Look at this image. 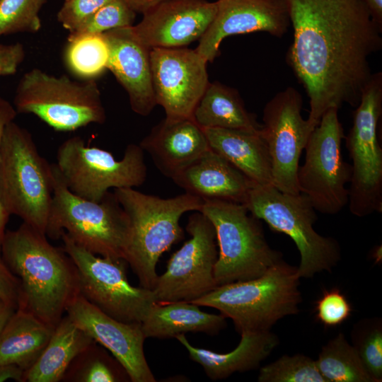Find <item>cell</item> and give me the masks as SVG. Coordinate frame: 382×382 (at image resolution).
<instances>
[{
	"label": "cell",
	"mask_w": 382,
	"mask_h": 382,
	"mask_svg": "<svg viewBox=\"0 0 382 382\" xmlns=\"http://www.w3.org/2000/svg\"><path fill=\"white\" fill-rule=\"evenodd\" d=\"M55 165L69 191L94 202L101 201L110 188L139 187L147 175L139 145L129 144L122 158L117 160L107 150L86 145L79 137L59 146Z\"/></svg>",
	"instance_id": "cell-11"
},
{
	"label": "cell",
	"mask_w": 382,
	"mask_h": 382,
	"mask_svg": "<svg viewBox=\"0 0 382 382\" xmlns=\"http://www.w3.org/2000/svg\"><path fill=\"white\" fill-rule=\"evenodd\" d=\"M243 204L253 216L265 221L272 230L292 239L300 254L299 278L331 272L340 260L337 241L321 236L313 228L318 219L316 210L304 194L291 195L273 185H255Z\"/></svg>",
	"instance_id": "cell-7"
},
{
	"label": "cell",
	"mask_w": 382,
	"mask_h": 382,
	"mask_svg": "<svg viewBox=\"0 0 382 382\" xmlns=\"http://www.w3.org/2000/svg\"><path fill=\"white\" fill-rule=\"evenodd\" d=\"M374 21L382 26V0H363Z\"/></svg>",
	"instance_id": "cell-44"
},
{
	"label": "cell",
	"mask_w": 382,
	"mask_h": 382,
	"mask_svg": "<svg viewBox=\"0 0 382 382\" xmlns=\"http://www.w3.org/2000/svg\"><path fill=\"white\" fill-rule=\"evenodd\" d=\"M46 0H0V37L35 33L42 26L39 16Z\"/></svg>",
	"instance_id": "cell-34"
},
{
	"label": "cell",
	"mask_w": 382,
	"mask_h": 382,
	"mask_svg": "<svg viewBox=\"0 0 382 382\" xmlns=\"http://www.w3.org/2000/svg\"><path fill=\"white\" fill-rule=\"evenodd\" d=\"M66 316L122 365L132 382H155L144 352L146 337L139 323H127L105 314L80 294L68 304Z\"/></svg>",
	"instance_id": "cell-17"
},
{
	"label": "cell",
	"mask_w": 382,
	"mask_h": 382,
	"mask_svg": "<svg viewBox=\"0 0 382 382\" xmlns=\"http://www.w3.org/2000/svg\"><path fill=\"white\" fill-rule=\"evenodd\" d=\"M139 146L170 178L210 149L203 129L192 118L166 117L152 128Z\"/></svg>",
	"instance_id": "cell-21"
},
{
	"label": "cell",
	"mask_w": 382,
	"mask_h": 382,
	"mask_svg": "<svg viewBox=\"0 0 382 382\" xmlns=\"http://www.w3.org/2000/svg\"><path fill=\"white\" fill-rule=\"evenodd\" d=\"M202 129L224 128L258 132L262 125L248 111L238 91L219 82L209 83L192 115Z\"/></svg>",
	"instance_id": "cell-28"
},
{
	"label": "cell",
	"mask_w": 382,
	"mask_h": 382,
	"mask_svg": "<svg viewBox=\"0 0 382 382\" xmlns=\"http://www.w3.org/2000/svg\"><path fill=\"white\" fill-rule=\"evenodd\" d=\"M110 0H67L57 13V20L70 33Z\"/></svg>",
	"instance_id": "cell-37"
},
{
	"label": "cell",
	"mask_w": 382,
	"mask_h": 382,
	"mask_svg": "<svg viewBox=\"0 0 382 382\" xmlns=\"http://www.w3.org/2000/svg\"><path fill=\"white\" fill-rule=\"evenodd\" d=\"M19 294V279L7 268L0 256V299L17 309Z\"/></svg>",
	"instance_id": "cell-39"
},
{
	"label": "cell",
	"mask_w": 382,
	"mask_h": 382,
	"mask_svg": "<svg viewBox=\"0 0 382 382\" xmlns=\"http://www.w3.org/2000/svg\"><path fill=\"white\" fill-rule=\"evenodd\" d=\"M316 364L326 382H374L342 332L322 347Z\"/></svg>",
	"instance_id": "cell-29"
},
{
	"label": "cell",
	"mask_w": 382,
	"mask_h": 382,
	"mask_svg": "<svg viewBox=\"0 0 382 382\" xmlns=\"http://www.w3.org/2000/svg\"><path fill=\"white\" fill-rule=\"evenodd\" d=\"M136 13H144L165 0H123Z\"/></svg>",
	"instance_id": "cell-42"
},
{
	"label": "cell",
	"mask_w": 382,
	"mask_h": 382,
	"mask_svg": "<svg viewBox=\"0 0 382 382\" xmlns=\"http://www.w3.org/2000/svg\"><path fill=\"white\" fill-rule=\"evenodd\" d=\"M216 9V1L165 0L142 13L132 30L149 49L183 47L202 37Z\"/></svg>",
	"instance_id": "cell-19"
},
{
	"label": "cell",
	"mask_w": 382,
	"mask_h": 382,
	"mask_svg": "<svg viewBox=\"0 0 382 382\" xmlns=\"http://www.w3.org/2000/svg\"><path fill=\"white\" fill-rule=\"evenodd\" d=\"M64 61L75 75L88 80L108 69L110 48L103 33H70Z\"/></svg>",
	"instance_id": "cell-30"
},
{
	"label": "cell",
	"mask_w": 382,
	"mask_h": 382,
	"mask_svg": "<svg viewBox=\"0 0 382 382\" xmlns=\"http://www.w3.org/2000/svg\"><path fill=\"white\" fill-rule=\"evenodd\" d=\"M114 195L130 224L125 260L137 274L140 286L153 290L161 255L183 238L180 217L187 212H199L204 201L186 192L164 199L132 187L115 189Z\"/></svg>",
	"instance_id": "cell-3"
},
{
	"label": "cell",
	"mask_w": 382,
	"mask_h": 382,
	"mask_svg": "<svg viewBox=\"0 0 382 382\" xmlns=\"http://www.w3.org/2000/svg\"><path fill=\"white\" fill-rule=\"evenodd\" d=\"M61 381L125 382L130 378L122 365L94 341L72 361Z\"/></svg>",
	"instance_id": "cell-31"
},
{
	"label": "cell",
	"mask_w": 382,
	"mask_h": 382,
	"mask_svg": "<svg viewBox=\"0 0 382 382\" xmlns=\"http://www.w3.org/2000/svg\"><path fill=\"white\" fill-rule=\"evenodd\" d=\"M150 62L156 105L166 117L192 118L209 83L208 62L195 49L184 47L151 49Z\"/></svg>",
	"instance_id": "cell-16"
},
{
	"label": "cell",
	"mask_w": 382,
	"mask_h": 382,
	"mask_svg": "<svg viewBox=\"0 0 382 382\" xmlns=\"http://www.w3.org/2000/svg\"><path fill=\"white\" fill-rule=\"evenodd\" d=\"M25 56L24 47L20 42L0 44V77L15 74Z\"/></svg>",
	"instance_id": "cell-38"
},
{
	"label": "cell",
	"mask_w": 382,
	"mask_h": 382,
	"mask_svg": "<svg viewBox=\"0 0 382 382\" xmlns=\"http://www.w3.org/2000/svg\"><path fill=\"white\" fill-rule=\"evenodd\" d=\"M259 382H326L316 361L302 354L282 355L260 369Z\"/></svg>",
	"instance_id": "cell-33"
},
{
	"label": "cell",
	"mask_w": 382,
	"mask_h": 382,
	"mask_svg": "<svg viewBox=\"0 0 382 382\" xmlns=\"http://www.w3.org/2000/svg\"><path fill=\"white\" fill-rule=\"evenodd\" d=\"M1 257L19 279L18 308L55 327L79 294L78 272L71 257L24 222L16 230L6 231Z\"/></svg>",
	"instance_id": "cell-2"
},
{
	"label": "cell",
	"mask_w": 382,
	"mask_h": 382,
	"mask_svg": "<svg viewBox=\"0 0 382 382\" xmlns=\"http://www.w3.org/2000/svg\"><path fill=\"white\" fill-rule=\"evenodd\" d=\"M63 249L76 267L79 294L109 316L123 323L141 324L158 302L153 290L132 286L126 261L95 255L63 233Z\"/></svg>",
	"instance_id": "cell-12"
},
{
	"label": "cell",
	"mask_w": 382,
	"mask_h": 382,
	"mask_svg": "<svg viewBox=\"0 0 382 382\" xmlns=\"http://www.w3.org/2000/svg\"><path fill=\"white\" fill-rule=\"evenodd\" d=\"M190 238L175 252L158 277L153 292L158 303L191 302L214 289V269L218 257L214 226L202 212L188 218Z\"/></svg>",
	"instance_id": "cell-14"
},
{
	"label": "cell",
	"mask_w": 382,
	"mask_h": 382,
	"mask_svg": "<svg viewBox=\"0 0 382 382\" xmlns=\"http://www.w3.org/2000/svg\"><path fill=\"white\" fill-rule=\"evenodd\" d=\"M13 104L17 112L33 114L59 132L103 124L106 119L100 91L93 79L79 82L37 68L21 77Z\"/></svg>",
	"instance_id": "cell-9"
},
{
	"label": "cell",
	"mask_w": 382,
	"mask_h": 382,
	"mask_svg": "<svg viewBox=\"0 0 382 382\" xmlns=\"http://www.w3.org/2000/svg\"><path fill=\"white\" fill-rule=\"evenodd\" d=\"M216 4L214 18L195 49L207 62L230 35L267 32L281 37L291 25L287 0H217Z\"/></svg>",
	"instance_id": "cell-18"
},
{
	"label": "cell",
	"mask_w": 382,
	"mask_h": 382,
	"mask_svg": "<svg viewBox=\"0 0 382 382\" xmlns=\"http://www.w3.org/2000/svg\"><path fill=\"white\" fill-rule=\"evenodd\" d=\"M317 319L327 327H335L345 322L352 309L346 296L336 288L325 290L315 306Z\"/></svg>",
	"instance_id": "cell-36"
},
{
	"label": "cell",
	"mask_w": 382,
	"mask_h": 382,
	"mask_svg": "<svg viewBox=\"0 0 382 382\" xmlns=\"http://www.w3.org/2000/svg\"><path fill=\"white\" fill-rule=\"evenodd\" d=\"M238 346L226 353H217L192 345L184 334L175 337L187 349L190 358L200 364L213 381L224 379L235 372L257 369L279 344L278 337L267 331H243Z\"/></svg>",
	"instance_id": "cell-23"
},
{
	"label": "cell",
	"mask_w": 382,
	"mask_h": 382,
	"mask_svg": "<svg viewBox=\"0 0 382 382\" xmlns=\"http://www.w3.org/2000/svg\"><path fill=\"white\" fill-rule=\"evenodd\" d=\"M300 93L289 86L277 93L263 109L260 135L270 156L272 185L279 190L299 194L297 173L299 159L316 127L301 115Z\"/></svg>",
	"instance_id": "cell-15"
},
{
	"label": "cell",
	"mask_w": 382,
	"mask_h": 382,
	"mask_svg": "<svg viewBox=\"0 0 382 382\" xmlns=\"http://www.w3.org/2000/svg\"><path fill=\"white\" fill-rule=\"evenodd\" d=\"M51 167L53 197L46 236L58 239L65 233L95 255L125 260L130 224L114 193L100 202L80 197L66 187L55 163Z\"/></svg>",
	"instance_id": "cell-5"
},
{
	"label": "cell",
	"mask_w": 382,
	"mask_h": 382,
	"mask_svg": "<svg viewBox=\"0 0 382 382\" xmlns=\"http://www.w3.org/2000/svg\"><path fill=\"white\" fill-rule=\"evenodd\" d=\"M17 112L13 105L8 100L0 97V146L4 129L6 125L14 120ZM9 214L5 210L0 198V256L1 242L6 232V225L8 221Z\"/></svg>",
	"instance_id": "cell-40"
},
{
	"label": "cell",
	"mask_w": 382,
	"mask_h": 382,
	"mask_svg": "<svg viewBox=\"0 0 382 382\" xmlns=\"http://www.w3.org/2000/svg\"><path fill=\"white\" fill-rule=\"evenodd\" d=\"M352 345L374 382L382 381V320L366 318L351 331Z\"/></svg>",
	"instance_id": "cell-32"
},
{
	"label": "cell",
	"mask_w": 382,
	"mask_h": 382,
	"mask_svg": "<svg viewBox=\"0 0 382 382\" xmlns=\"http://www.w3.org/2000/svg\"><path fill=\"white\" fill-rule=\"evenodd\" d=\"M110 48L109 69L127 92L132 110L149 115L156 105L150 51L134 35L132 26L103 33Z\"/></svg>",
	"instance_id": "cell-20"
},
{
	"label": "cell",
	"mask_w": 382,
	"mask_h": 382,
	"mask_svg": "<svg viewBox=\"0 0 382 382\" xmlns=\"http://www.w3.org/2000/svg\"><path fill=\"white\" fill-rule=\"evenodd\" d=\"M94 340L65 316L34 364L24 371L23 382H59L72 361Z\"/></svg>",
	"instance_id": "cell-27"
},
{
	"label": "cell",
	"mask_w": 382,
	"mask_h": 382,
	"mask_svg": "<svg viewBox=\"0 0 382 382\" xmlns=\"http://www.w3.org/2000/svg\"><path fill=\"white\" fill-rule=\"evenodd\" d=\"M344 138L338 109L328 110L311 132L304 149V163L298 169L300 193L324 214H336L348 204L346 185L352 178V166L342 155Z\"/></svg>",
	"instance_id": "cell-13"
},
{
	"label": "cell",
	"mask_w": 382,
	"mask_h": 382,
	"mask_svg": "<svg viewBox=\"0 0 382 382\" xmlns=\"http://www.w3.org/2000/svg\"><path fill=\"white\" fill-rule=\"evenodd\" d=\"M200 212L214 226L218 257L214 269L217 286L259 277L281 261L265 237L260 220L244 204L203 200Z\"/></svg>",
	"instance_id": "cell-8"
},
{
	"label": "cell",
	"mask_w": 382,
	"mask_h": 382,
	"mask_svg": "<svg viewBox=\"0 0 382 382\" xmlns=\"http://www.w3.org/2000/svg\"><path fill=\"white\" fill-rule=\"evenodd\" d=\"M297 267L283 260L262 276L217 286L191 303L219 310L237 331H267L280 319L299 313L301 301Z\"/></svg>",
	"instance_id": "cell-4"
},
{
	"label": "cell",
	"mask_w": 382,
	"mask_h": 382,
	"mask_svg": "<svg viewBox=\"0 0 382 382\" xmlns=\"http://www.w3.org/2000/svg\"><path fill=\"white\" fill-rule=\"evenodd\" d=\"M16 308L0 299V335Z\"/></svg>",
	"instance_id": "cell-43"
},
{
	"label": "cell",
	"mask_w": 382,
	"mask_h": 382,
	"mask_svg": "<svg viewBox=\"0 0 382 382\" xmlns=\"http://www.w3.org/2000/svg\"><path fill=\"white\" fill-rule=\"evenodd\" d=\"M353 113L346 146L352 159L349 208L364 217L382 212V149L378 139L382 115V73L372 74Z\"/></svg>",
	"instance_id": "cell-10"
},
{
	"label": "cell",
	"mask_w": 382,
	"mask_h": 382,
	"mask_svg": "<svg viewBox=\"0 0 382 382\" xmlns=\"http://www.w3.org/2000/svg\"><path fill=\"white\" fill-rule=\"evenodd\" d=\"M24 371L15 365H0V382L12 379L23 382Z\"/></svg>",
	"instance_id": "cell-41"
},
{
	"label": "cell",
	"mask_w": 382,
	"mask_h": 382,
	"mask_svg": "<svg viewBox=\"0 0 382 382\" xmlns=\"http://www.w3.org/2000/svg\"><path fill=\"white\" fill-rule=\"evenodd\" d=\"M135 18L136 12L125 1L110 0L71 33H103L132 26Z\"/></svg>",
	"instance_id": "cell-35"
},
{
	"label": "cell",
	"mask_w": 382,
	"mask_h": 382,
	"mask_svg": "<svg viewBox=\"0 0 382 382\" xmlns=\"http://www.w3.org/2000/svg\"><path fill=\"white\" fill-rule=\"evenodd\" d=\"M294 38L286 59L309 98L308 120L345 103L357 107L382 47V26L363 0H287Z\"/></svg>",
	"instance_id": "cell-1"
},
{
	"label": "cell",
	"mask_w": 382,
	"mask_h": 382,
	"mask_svg": "<svg viewBox=\"0 0 382 382\" xmlns=\"http://www.w3.org/2000/svg\"><path fill=\"white\" fill-rule=\"evenodd\" d=\"M52 197L51 165L40 155L30 132L11 121L0 146V198L5 210L46 235Z\"/></svg>",
	"instance_id": "cell-6"
},
{
	"label": "cell",
	"mask_w": 382,
	"mask_h": 382,
	"mask_svg": "<svg viewBox=\"0 0 382 382\" xmlns=\"http://www.w3.org/2000/svg\"><path fill=\"white\" fill-rule=\"evenodd\" d=\"M202 129L210 149L229 161L255 185H273L270 156L260 132L224 128Z\"/></svg>",
	"instance_id": "cell-24"
},
{
	"label": "cell",
	"mask_w": 382,
	"mask_h": 382,
	"mask_svg": "<svg viewBox=\"0 0 382 382\" xmlns=\"http://www.w3.org/2000/svg\"><path fill=\"white\" fill-rule=\"evenodd\" d=\"M141 325L146 338L166 339L188 332L217 335L226 327V321L221 314L204 312L191 302L177 301L157 303Z\"/></svg>",
	"instance_id": "cell-25"
},
{
	"label": "cell",
	"mask_w": 382,
	"mask_h": 382,
	"mask_svg": "<svg viewBox=\"0 0 382 382\" xmlns=\"http://www.w3.org/2000/svg\"><path fill=\"white\" fill-rule=\"evenodd\" d=\"M55 327L18 308L0 335V365L30 368L48 343Z\"/></svg>",
	"instance_id": "cell-26"
},
{
	"label": "cell",
	"mask_w": 382,
	"mask_h": 382,
	"mask_svg": "<svg viewBox=\"0 0 382 382\" xmlns=\"http://www.w3.org/2000/svg\"><path fill=\"white\" fill-rule=\"evenodd\" d=\"M64 1H67V0H64Z\"/></svg>",
	"instance_id": "cell-45"
},
{
	"label": "cell",
	"mask_w": 382,
	"mask_h": 382,
	"mask_svg": "<svg viewBox=\"0 0 382 382\" xmlns=\"http://www.w3.org/2000/svg\"><path fill=\"white\" fill-rule=\"evenodd\" d=\"M173 181L203 200L243 204L255 184L226 158L209 149L176 173Z\"/></svg>",
	"instance_id": "cell-22"
}]
</instances>
